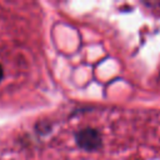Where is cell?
I'll use <instances>...</instances> for the list:
<instances>
[{"label": "cell", "instance_id": "1", "mask_svg": "<svg viewBox=\"0 0 160 160\" xmlns=\"http://www.w3.org/2000/svg\"><path fill=\"white\" fill-rule=\"evenodd\" d=\"M76 141L81 148H84L86 150H95L101 144L100 135L94 129H85V130H81L80 132H78Z\"/></svg>", "mask_w": 160, "mask_h": 160}, {"label": "cell", "instance_id": "2", "mask_svg": "<svg viewBox=\"0 0 160 160\" xmlns=\"http://www.w3.org/2000/svg\"><path fill=\"white\" fill-rule=\"evenodd\" d=\"M2 76H4V70H2V66L0 65V80L2 79Z\"/></svg>", "mask_w": 160, "mask_h": 160}]
</instances>
